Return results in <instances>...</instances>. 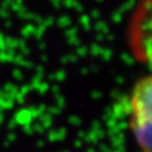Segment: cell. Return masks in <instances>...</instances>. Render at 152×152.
Here are the masks:
<instances>
[{
	"label": "cell",
	"mask_w": 152,
	"mask_h": 152,
	"mask_svg": "<svg viewBox=\"0 0 152 152\" xmlns=\"http://www.w3.org/2000/svg\"><path fill=\"white\" fill-rule=\"evenodd\" d=\"M129 44L133 55L152 69V0H140L129 23Z\"/></svg>",
	"instance_id": "2"
},
{
	"label": "cell",
	"mask_w": 152,
	"mask_h": 152,
	"mask_svg": "<svg viewBox=\"0 0 152 152\" xmlns=\"http://www.w3.org/2000/svg\"><path fill=\"white\" fill-rule=\"evenodd\" d=\"M129 124L142 152H152V72L135 82L130 94Z\"/></svg>",
	"instance_id": "1"
}]
</instances>
